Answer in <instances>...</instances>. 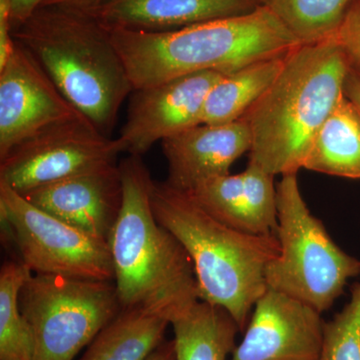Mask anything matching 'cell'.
Masks as SVG:
<instances>
[{"label":"cell","instance_id":"7a4b0ae2","mask_svg":"<svg viewBox=\"0 0 360 360\" xmlns=\"http://www.w3.org/2000/svg\"><path fill=\"white\" fill-rule=\"evenodd\" d=\"M108 32L134 90L205 71L229 75L302 44L264 6L170 32Z\"/></svg>","mask_w":360,"mask_h":360},{"label":"cell","instance_id":"7c38bea8","mask_svg":"<svg viewBox=\"0 0 360 360\" xmlns=\"http://www.w3.org/2000/svg\"><path fill=\"white\" fill-rule=\"evenodd\" d=\"M324 322L314 307L267 288L231 360H319Z\"/></svg>","mask_w":360,"mask_h":360},{"label":"cell","instance_id":"83f0119b","mask_svg":"<svg viewBox=\"0 0 360 360\" xmlns=\"http://www.w3.org/2000/svg\"><path fill=\"white\" fill-rule=\"evenodd\" d=\"M345 94L360 110V73L352 68L345 79Z\"/></svg>","mask_w":360,"mask_h":360},{"label":"cell","instance_id":"ac0fdd59","mask_svg":"<svg viewBox=\"0 0 360 360\" xmlns=\"http://www.w3.org/2000/svg\"><path fill=\"white\" fill-rule=\"evenodd\" d=\"M176 360H227L239 328L222 307L198 300L172 322Z\"/></svg>","mask_w":360,"mask_h":360},{"label":"cell","instance_id":"ba28073f","mask_svg":"<svg viewBox=\"0 0 360 360\" xmlns=\"http://www.w3.org/2000/svg\"><path fill=\"white\" fill-rule=\"evenodd\" d=\"M0 220L32 274L115 279L108 241L44 212L1 182Z\"/></svg>","mask_w":360,"mask_h":360},{"label":"cell","instance_id":"f1b7e54d","mask_svg":"<svg viewBox=\"0 0 360 360\" xmlns=\"http://www.w3.org/2000/svg\"><path fill=\"white\" fill-rule=\"evenodd\" d=\"M144 360H176L174 340H165Z\"/></svg>","mask_w":360,"mask_h":360},{"label":"cell","instance_id":"2e32d148","mask_svg":"<svg viewBox=\"0 0 360 360\" xmlns=\"http://www.w3.org/2000/svg\"><path fill=\"white\" fill-rule=\"evenodd\" d=\"M262 0H104L91 15L108 30L162 32L252 13Z\"/></svg>","mask_w":360,"mask_h":360},{"label":"cell","instance_id":"4fadbf2b","mask_svg":"<svg viewBox=\"0 0 360 360\" xmlns=\"http://www.w3.org/2000/svg\"><path fill=\"white\" fill-rule=\"evenodd\" d=\"M40 210L71 226L108 241L122 210L120 165L58 180L21 194Z\"/></svg>","mask_w":360,"mask_h":360},{"label":"cell","instance_id":"30bf717a","mask_svg":"<svg viewBox=\"0 0 360 360\" xmlns=\"http://www.w3.org/2000/svg\"><path fill=\"white\" fill-rule=\"evenodd\" d=\"M84 115L59 91L32 52L14 40L0 68V160L56 123Z\"/></svg>","mask_w":360,"mask_h":360},{"label":"cell","instance_id":"8fae6325","mask_svg":"<svg viewBox=\"0 0 360 360\" xmlns=\"http://www.w3.org/2000/svg\"><path fill=\"white\" fill-rule=\"evenodd\" d=\"M224 75L205 71L134 90L117 137L123 153L142 156L156 142L201 124L206 97Z\"/></svg>","mask_w":360,"mask_h":360},{"label":"cell","instance_id":"3957f363","mask_svg":"<svg viewBox=\"0 0 360 360\" xmlns=\"http://www.w3.org/2000/svg\"><path fill=\"white\" fill-rule=\"evenodd\" d=\"M123 198L108 246L122 309H139L172 322L200 300L193 262L158 224L151 207V179L141 156L120 163Z\"/></svg>","mask_w":360,"mask_h":360},{"label":"cell","instance_id":"d4e9b609","mask_svg":"<svg viewBox=\"0 0 360 360\" xmlns=\"http://www.w3.org/2000/svg\"><path fill=\"white\" fill-rule=\"evenodd\" d=\"M13 49L11 4L9 0H0V68L6 65Z\"/></svg>","mask_w":360,"mask_h":360},{"label":"cell","instance_id":"ffe728a7","mask_svg":"<svg viewBox=\"0 0 360 360\" xmlns=\"http://www.w3.org/2000/svg\"><path fill=\"white\" fill-rule=\"evenodd\" d=\"M170 322L139 309H122L79 360H144L165 341Z\"/></svg>","mask_w":360,"mask_h":360},{"label":"cell","instance_id":"44dd1931","mask_svg":"<svg viewBox=\"0 0 360 360\" xmlns=\"http://www.w3.org/2000/svg\"><path fill=\"white\" fill-rule=\"evenodd\" d=\"M32 274L21 262L0 270V360H35L32 330L20 307L21 288Z\"/></svg>","mask_w":360,"mask_h":360},{"label":"cell","instance_id":"4316f807","mask_svg":"<svg viewBox=\"0 0 360 360\" xmlns=\"http://www.w3.org/2000/svg\"><path fill=\"white\" fill-rule=\"evenodd\" d=\"M104 0H45L42 6H59L92 13Z\"/></svg>","mask_w":360,"mask_h":360},{"label":"cell","instance_id":"484cf974","mask_svg":"<svg viewBox=\"0 0 360 360\" xmlns=\"http://www.w3.org/2000/svg\"><path fill=\"white\" fill-rule=\"evenodd\" d=\"M44 1L45 0H9L13 28L25 22Z\"/></svg>","mask_w":360,"mask_h":360},{"label":"cell","instance_id":"9c48e42d","mask_svg":"<svg viewBox=\"0 0 360 360\" xmlns=\"http://www.w3.org/2000/svg\"><path fill=\"white\" fill-rule=\"evenodd\" d=\"M123 153L84 115L46 127L0 160V182L20 194L115 165Z\"/></svg>","mask_w":360,"mask_h":360},{"label":"cell","instance_id":"603a6c76","mask_svg":"<svg viewBox=\"0 0 360 360\" xmlns=\"http://www.w3.org/2000/svg\"><path fill=\"white\" fill-rule=\"evenodd\" d=\"M319 360H360V283L352 286L345 307L324 322Z\"/></svg>","mask_w":360,"mask_h":360},{"label":"cell","instance_id":"277c9868","mask_svg":"<svg viewBox=\"0 0 360 360\" xmlns=\"http://www.w3.org/2000/svg\"><path fill=\"white\" fill-rule=\"evenodd\" d=\"M151 207L193 262L200 300L229 312L241 333L265 290V270L279 255L276 236H251L222 224L184 191L153 181Z\"/></svg>","mask_w":360,"mask_h":360},{"label":"cell","instance_id":"9a60e30c","mask_svg":"<svg viewBox=\"0 0 360 360\" xmlns=\"http://www.w3.org/2000/svg\"><path fill=\"white\" fill-rule=\"evenodd\" d=\"M213 217L251 236H276L277 203L274 176L255 163L238 174L205 180L189 191Z\"/></svg>","mask_w":360,"mask_h":360},{"label":"cell","instance_id":"7402d4cb","mask_svg":"<svg viewBox=\"0 0 360 360\" xmlns=\"http://www.w3.org/2000/svg\"><path fill=\"white\" fill-rule=\"evenodd\" d=\"M352 0H262L302 44L335 37Z\"/></svg>","mask_w":360,"mask_h":360},{"label":"cell","instance_id":"52a82bcc","mask_svg":"<svg viewBox=\"0 0 360 360\" xmlns=\"http://www.w3.org/2000/svg\"><path fill=\"white\" fill-rule=\"evenodd\" d=\"M35 360H73L122 311L111 281L35 274L20 293Z\"/></svg>","mask_w":360,"mask_h":360},{"label":"cell","instance_id":"6da1fadb","mask_svg":"<svg viewBox=\"0 0 360 360\" xmlns=\"http://www.w3.org/2000/svg\"><path fill=\"white\" fill-rule=\"evenodd\" d=\"M349 70L336 37L292 49L274 84L243 117L252 141L250 162L274 176L297 174L345 96Z\"/></svg>","mask_w":360,"mask_h":360},{"label":"cell","instance_id":"5bb4252c","mask_svg":"<svg viewBox=\"0 0 360 360\" xmlns=\"http://www.w3.org/2000/svg\"><path fill=\"white\" fill-rule=\"evenodd\" d=\"M243 118L222 124H200L161 141L167 160V184L189 193L201 182L231 174L232 165L251 148Z\"/></svg>","mask_w":360,"mask_h":360},{"label":"cell","instance_id":"8992f818","mask_svg":"<svg viewBox=\"0 0 360 360\" xmlns=\"http://www.w3.org/2000/svg\"><path fill=\"white\" fill-rule=\"evenodd\" d=\"M276 203L281 251L265 270L267 288L323 314L342 295L348 279L360 276V259L341 250L310 212L297 174L281 176Z\"/></svg>","mask_w":360,"mask_h":360},{"label":"cell","instance_id":"5b68a950","mask_svg":"<svg viewBox=\"0 0 360 360\" xmlns=\"http://www.w3.org/2000/svg\"><path fill=\"white\" fill-rule=\"evenodd\" d=\"M63 96L110 136L125 98L134 92L110 33L91 14L41 6L13 28Z\"/></svg>","mask_w":360,"mask_h":360},{"label":"cell","instance_id":"e0dca14e","mask_svg":"<svg viewBox=\"0 0 360 360\" xmlns=\"http://www.w3.org/2000/svg\"><path fill=\"white\" fill-rule=\"evenodd\" d=\"M303 168L360 179V110L345 94L317 132Z\"/></svg>","mask_w":360,"mask_h":360},{"label":"cell","instance_id":"cb8c5ba5","mask_svg":"<svg viewBox=\"0 0 360 360\" xmlns=\"http://www.w3.org/2000/svg\"><path fill=\"white\" fill-rule=\"evenodd\" d=\"M336 39L342 47L350 68L360 73V0H352L348 6Z\"/></svg>","mask_w":360,"mask_h":360},{"label":"cell","instance_id":"d6986e66","mask_svg":"<svg viewBox=\"0 0 360 360\" xmlns=\"http://www.w3.org/2000/svg\"><path fill=\"white\" fill-rule=\"evenodd\" d=\"M286 56L258 61L220 78L206 97L201 124H222L243 118L274 84Z\"/></svg>","mask_w":360,"mask_h":360}]
</instances>
